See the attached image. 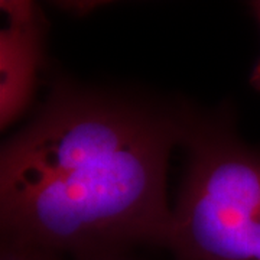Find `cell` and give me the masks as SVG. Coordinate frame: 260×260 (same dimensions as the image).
<instances>
[{
	"mask_svg": "<svg viewBox=\"0 0 260 260\" xmlns=\"http://www.w3.org/2000/svg\"><path fill=\"white\" fill-rule=\"evenodd\" d=\"M185 109L58 81L0 153L2 244L73 260L165 247L167 175Z\"/></svg>",
	"mask_w": 260,
	"mask_h": 260,
	"instance_id": "6da1fadb",
	"label": "cell"
},
{
	"mask_svg": "<svg viewBox=\"0 0 260 260\" xmlns=\"http://www.w3.org/2000/svg\"><path fill=\"white\" fill-rule=\"evenodd\" d=\"M185 174L167 247L174 260H260V148L225 114L185 109Z\"/></svg>",
	"mask_w": 260,
	"mask_h": 260,
	"instance_id": "7a4b0ae2",
	"label": "cell"
},
{
	"mask_svg": "<svg viewBox=\"0 0 260 260\" xmlns=\"http://www.w3.org/2000/svg\"><path fill=\"white\" fill-rule=\"evenodd\" d=\"M0 10V127L5 130L32 102L45 29L32 2L2 0Z\"/></svg>",
	"mask_w": 260,
	"mask_h": 260,
	"instance_id": "3957f363",
	"label": "cell"
},
{
	"mask_svg": "<svg viewBox=\"0 0 260 260\" xmlns=\"http://www.w3.org/2000/svg\"><path fill=\"white\" fill-rule=\"evenodd\" d=\"M0 260H59L58 256L38 249L2 244Z\"/></svg>",
	"mask_w": 260,
	"mask_h": 260,
	"instance_id": "277c9868",
	"label": "cell"
},
{
	"mask_svg": "<svg viewBox=\"0 0 260 260\" xmlns=\"http://www.w3.org/2000/svg\"><path fill=\"white\" fill-rule=\"evenodd\" d=\"M251 6V10H253V13H254V18H256V20H257V23H259L260 26V2H253V3H250ZM259 80H260V65H259Z\"/></svg>",
	"mask_w": 260,
	"mask_h": 260,
	"instance_id": "5b68a950",
	"label": "cell"
},
{
	"mask_svg": "<svg viewBox=\"0 0 260 260\" xmlns=\"http://www.w3.org/2000/svg\"><path fill=\"white\" fill-rule=\"evenodd\" d=\"M119 260H123V259H119Z\"/></svg>",
	"mask_w": 260,
	"mask_h": 260,
	"instance_id": "8992f818",
	"label": "cell"
}]
</instances>
